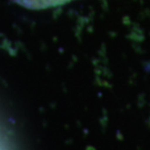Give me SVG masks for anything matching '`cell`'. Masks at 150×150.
I'll use <instances>...</instances> for the list:
<instances>
[{
  "label": "cell",
  "instance_id": "obj_1",
  "mask_svg": "<svg viewBox=\"0 0 150 150\" xmlns=\"http://www.w3.org/2000/svg\"><path fill=\"white\" fill-rule=\"evenodd\" d=\"M18 5L32 10H41L68 4L72 0H15Z\"/></svg>",
  "mask_w": 150,
  "mask_h": 150
}]
</instances>
